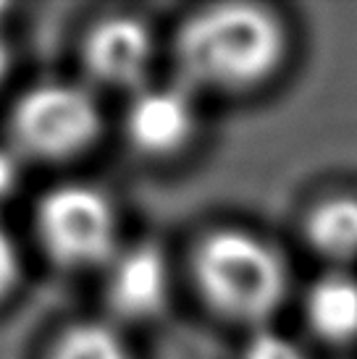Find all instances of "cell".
<instances>
[{
	"label": "cell",
	"instance_id": "cell-1",
	"mask_svg": "<svg viewBox=\"0 0 357 359\" xmlns=\"http://www.w3.org/2000/svg\"><path fill=\"white\" fill-rule=\"evenodd\" d=\"M287 37L273 13L247 3H223L197 11L176 37L184 76L213 90L255 87L276 71Z\"/></svg>",
	"mask_w": 357,
	"mask_h": 359
},
{
	"label": "cell",
	"instance_id": "cell-2",
	"mask_svg": "<svg viewBox=\"0 0 357 359\" xmlns=\"http://www.w3.org/2000/svg\"><path fill=\"white\" fill-rule=\"evenodd\" d=\"M195 273L205 299L226 318H268L287 294V265L273 247L247 231L223 229L200 244Z\"/></svg>",
	"mask_w": 357,
	"mask_h": 359
},
{
	"label": "cell",
	"instance_id": "cell-3",
	"mask_svg": "<svg viewBox=\"0 0 357 359\" xmlns=\"http://www.w3.org/2000/svg\"><path fill=\"white\" fill-rule=\"evenodd\" d=\"M37 231L50 257L84 268L110 257L116 247V212L103 191L66 184L45 194L37 208Z\"/></svg>",
	"mask_w": 357,
	"mask_h": 359
},
{
	"label": "cell",
	"instance_id": "cell-4",
	"mask_svg": "<svg viewBox=\"0 0 357 359\" xmlns=\"http://www.w3.org/2000/svg\"><path fill=\"white\" fill-rule=\"evenodd\" d=\"M98 131V102L74 84H40L27 92L13 110L16 142L40 158H69L84 150Z\"/></svg>",
	"mask_w": 357,
	"mask_h": 359
},
{
	"label": "cell",
	"instance_id": "cell-5",
	"mask_svg": "<svg viewBox=\"0 0 357 359\" xmlns=\"http://www.w3.org/2000/svg\"><path fill=\"white\" fill-rule=\"evenodd\" d=\"M197 126L195 102L178 87H150L131 100L126 113V134L148 155H169L181 150Z\"/></svg>",
	"mask_w": 357,
	"mask_h": 359
},
{
	"label": "cell",
	"instance_id": "cell-6",
	"mask_svg": "<svg viewBox=\"0 0 357 359\" xmlns=\"http://www.w3.org/2000/svg\"><path fill=\"white\" fill-rule=\"evenodd\" d=\"M152 58V34L134 16H108L89 32L84 60L92 76L110 87L137 84Z\"/></svg>",
	"mask_w": 357,
	"mask_h": 359
},
{
	"label": "cell",
	"instance_id": "cell-7",
	"mask_svg": "<svg viewBox=\"0 0 357 359\" xmlns=\"http://www.w3.org/2000/svg\"><path fill=\"white\" fill-rule=\"evenodd\" d=\"M169 262L152 244H137L119 255L108 276L110 307L129 320L158 315L169 302Z\"/></svg>",
	"mask_w": 357,
	"mask_h": 359
},
{
	"label": "cell",
	"instance_id": "cell-8",
	"mask_svg": "<svg viewBox=\"0 0 357 359\" xmlns=\"http://www.w3.org/2000/svg\"><path fill=\"white\" fill-rule=\"evenodd\" d=\"M305 315L320 339L334 344L357 339V278L344 273L323 276L305 299Z\"/></svg>",
	"mask_w": 357,
	"mask_h": 359
},
{
	"label": "cell",
	"instance_id": "cell-9",
	"mask_svg": "<svg viewBox=\"0 0 357 359\" xmlns=\"http://www.w3.org/2000/svg\"><path fill=\"white\" fill-rule=\"evenodd\" d=\"M308 239L323 257H357V200L334 197L320 202L308 220Z\"/></svg>",
	"mask_w": 357,
	"mask_h": 359
},
{
	"label": "cell",
	"instance_id": "cell-10",
	"mask_svg": "<svg viewBox=\"0 0 357 359\" xmlns=\"http://www.w3.org/2000/svg\"><path fill=\"white\" fill-rule=\"evenodd\" d=\"M50 359H131L124 341L105 325L84 323L74 325L56 344Z\"/></svg>",
	"mask_w": 357,
	"mask_h": 359
},
{
	"label": "cell",
	"instance_id": "cell-11",
	"mask_svg": "<svg viewBox=\"0 0 357 359\" xmlns=\"http://www.w3.org/2000/svg\"><path fill=\"white\" fill-rule=\"evenodd\" d=\"M242 359H308V357H305V351L299 349L294 341L284 339L281 333L258 330L245 344Z\"/></svg>",
	"mask_w": 357,
	"mask_h": 359
},
{
	"label": "cell",
	"instance_id": "cell-12",
	"mask_svg": "<svg viewBox=\"0 0 357 359\" xmlns=\"http://www.w3.org/2000/svg\"><path fill=\"white\" fill-rule=\"evenodd\" d=\"M16 280H19V252L8 229L0 223V299L16 286Z\"/></svg>",
	"mask_w": 357,
	"mask_h": 359
},
{
	"label": "cell",
	"instance_id": "cell-13",
	"mask_svg": "<svg viewBox=\"0 0 357 359\" xmlns=\"http://www.w3.org/2000/svg\"><path fill=\"white\" fill-rule=\"evenodd\" d=\"M19 179H21V168L16 155L0 147V200H6L11 191L16 189Z\"/></svg>",
	"mask_w": 357,
	"mask_h": 359
},
{
	"label": "cell",
	"instance_id": "cell-14",
	"mask_svg": "<svg viewBox=\"0 0 357 359\" xmlns=\"http://www.w3.org/2000/svg\"><path fill=\"white\" fill-rule=\"evenodd\" d=\"M6 71H8V45L0 37V81L6 76Z\"/></svg>",
	"mask_w": 357,
	"mask_h": 359
}]
</instances>
